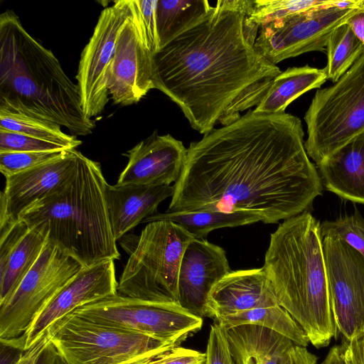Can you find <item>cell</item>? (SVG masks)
Listing matches in <instances>:
<instances>
[{"mask_svg": "<svg viewBox=\"0 0 364 364\" xmlns=\"http://www.w3.org/2000/svg\"><path fill=\"white\" fill-rule=\"evenodd\" d=\"M301 119L249 110L190 144L166 213L248 211L265 224L307 211L322 181Z\"/></svg>", "mask_w": 364, "mask_h": 364, "instance_id": "obj_1", "label": "cell"}, {"mask_svg": "<svg viewBox=\"0 0 364 364\" xmlns=\"http://www.w3.org/2000/svg\"><path fill=\"white\" fill-rule=\"evenodd\" d=\"M253 1L219 0L210 12L151 55L152 81L200 134L229 125L257 106L280 68L255 48L245 19Z\"/></svg>", "mask_w": 364, "mask_h": 364, "instance_id": "obj_2", "label": "cell"}, {"mask_svg": "<svg viewBox=\"0 0 364 364\" xmlns=\"http://www.w3.org/2000/svg\"><path fill=\"white\" fill-rule=\"evenodd\" d=\"M0 109L58 123L73 136L88 135L95 127L77 85L11 11L0 15Z\"/></svg>", "mask_w": 364, "mask_h": 364, "instance_id": "obj_3", "label": "cell"}, {"mask_svg": "<svg viewBox=\"0 0 364 364\" xmlns=\"http://www.w3.org/2000/svg\"><path fill=\"white\" fill-rule=\"evenodd\" d=\"M263 267L279 305L318 348L338 336L331 309L320 223L308 211L270 235Z\"/></svg>", "mask_w": 364, "mask_h": 364, "instance_id": "obj_4", "label": "cell"}, {"mask_svg": "<svg viewBox=\"0 0 364 364\" xmlns=\"http://www.w3.org/2000/svg\"><path fill=\"white\" fill-rule=\"evenodd\" d=\"M107 184L100 164L77 151L68 178L20 220L83 267L119 259L105 198Z\"/></svg>", "mask_w": 364, "mask_h": 364, "instance_id": "obj_5", "label": "cell"}, {"mask_svg": "<svg viewBox=\"0 0 364 364\" xmlns=\"http://www.w3.org/2000/svg\"><path fill=\"white\" fill-rule=\"evenodd\" d=\"M193 237L181 225L155 220L136 237L117 286V293L161 303H177L183 252Z\"/></svg>", "mask_w": 364, "mask_h": 364, "instance_id": "obj_6", "label": "cell"}, {"mask_svg": "<svg viewBox=\"0 0 364 364\" xmlns=\"http://www.w3.org/2000/svg\"><path fill=\"white\" fill-rule=\"evenodd\" d=\"M304 120L305 149L316 165L364 132V53L333 85L316 92Z\"/></svg>", "mask_w": 364, "mask_h": 364, "instance_id": "obj_7", "label": "cell"}, {"mask_svg": "<svg viewBox=\"0 0 364 364\" xmlns=\"http://www.w3.org/2000/svg\"><path fill=\"white\" fill-rule=\"evenodd\" d=\"M63 364H130L175 346L141 333L103 325L70 313L50 328Z\"/></svg>", "mask_w": 364, "mask_h": 364, "instance_id": "obj_8", "label": "cell"}, {"mask_svg": "<svg viewBox=\"0 0 364 364\" xmlns=\"http://www.w3.org/2000/svg\"><path fill=\"white\" fill-rule=\"evenodd\" d=\"M97 323L146 334L179 346L200 330L203 318L177 303H161L117 292L72 312Z\"/></svg>", "mask_w": 364, "mask_h": 364, "instance_id": "obj_9", "label": "cell"}, {"mask_svg": "<svg viewBox=\"0 0 364 364\" xmlns=\"http://www.w3.org/2000/svg\"><path fill=\"white\" fill-rule=\"evenodd\" d=\"M82 267L46 241L33 267L0 305V340L23 343L22 337L37 316Z\"/></svg>", "mask_w": 364, "mask_h": 364, "instance_id": "obj_10", "label": "cell"}, {"mask_svg": "<svg viewBox=\"0 0 364 364\" xmlns=\"http://www.w3.org/2000/svg\"><path fill=\"white\" fill-rule=\"evenodd\" d=\"M321 233L336 328L350 341L364 335V258L334 232Z\"/></svg>", "mask_w": 364, "mask_h": 364, "instance_id": "obj_11", "label": "cell"}, {"mask_svg": "<svg viewBox=\"0 0 364 364\" xmlns=\"http://www.w3.org/2000/svg\"><path fill=\"white\" fill-rule=\"evenodd\" d=\"M358 10L318 9L268 23L259 28L255 48L276 65L305 53L324 51L331 33Z\"/></svg>", "mask_w": 364, "mask_h": 364, "instance_id": "obj_12", "label": "cell"}, {"mask_svg": "<svg viewBox=\"0 0 364 364\" xmlns=\"http://www.w3.org/2000/svg\"><path fill=\"white\" fill-rule=\"evenodd\" d=\"M132 11L131 0L114 1L103 9L82 52L76 79L83 111L90 119L99 115L108 102L107 70L119 32Z\"/></svg>", "mask_w": 364, "mask_h": 364, "instance_id": "obj_13", "label": "cell"}, {"mask_svg": "<svg viewBox=\"0 0 364 364\" xmlns=\"http://www.w3.org/2000/svg\"><path fill=\"white\" fill-rule=\"evenodd\" d=\"M106 83L114 102L122 105L138 102L154 89L151 53L140 36L132 11L117 36Z\"/></svg>", "mask_w": 364, "mask_h": 364, "instance_id": "obj_14", "label": "cell"}, {"mask_svg": "<svg viewBox=\"0 0 364 364\" xmlns=\"http://www.w3.org/2000/svg\"><path fill=\"white\" fill-rule=\"evenodd\" d=\"M114 260L82 267L56 294L22 337L27 350L56 322L76 309L117 292Z\"/></svg>", "mask_w": 364, "mask_h": 364, "instance_id": "obj_15", "label": "cell"}, {"mask_svg": "<svg viewBox=\"0 0 364 364\" xmlns=\"http://www.w3.org/2000/svg\"><path fill=\"white\" fill-rule=\"evenodd\" d=\"M187 154L181 141L154 132L127 151L128 163L117 183L171 186L180 178Z\"/></svg>", "mask_w": 364, "mask_h": 364, "instance_id": "obj_16", "label": "cell"}, {"mask_svg": "<svg viewBox=\"0 0 364 364\" xmlns=\"http://www.w3.org/2000/svg\"><path fill=\"white\" fill-rule=\"evenodd\" d=\"M77 150L31 169L5 177L0 197V225L14 223L31 207L57 188L70 175L76 163Z\"/></svg>", "mask_w": 364, "mask_h": 364, "instance_id": "obj_17", "label": "cell"}, {"mask_svg": "<svg viewBox=\"0 0 364 364\" xmlns=\"http://www.w3.org/2000/svg\"><path fill=\"white\" fill-rule=\"evenodd\" d=\"M230 271L221 247L205 239L193 238L183 252L179 268L178 304L188 312L203 317L210 290Z\"/></svg>", "mask_w": 364, "mask_h": 364, "instance_id": "obj_18", "label": "cell"}, {"mask_svg": "<svg viewBox=\"0 0 364 364\" xmlns=\"http://www.w3.org/2000/svg\"><path fill=\"white\" fill-rule=\"evenodd\" d=\"M279 305L263 267L230 271L210 290L203 316L215 321L231 314Z\"/></svg>", "mask_w": 364, "mask_h": 364, "instance_id": "obj_19", "label": "cell"}, {"mask_svg": "<svg viewBox=\"0 0 364 364\" xmlns=\"http://www.w3.org/2000/svg\"><path fill=\"white\" fill-rule=\"evenodd\" d=\"M173 193V186L107 184L105 198L116 240L146 218L157 213L159 205Z\"/></svg>", "mask_w": 364, "mask_h": 364, "instance_id": "obj_20", "label": "cell"}, {"mask_svg": "<svg viewBox=\"0 0 364 364\" xmlns=\"http://www.w3.org/2000/svg\"><path fill=\"white\" fill-rule=\"evenodd\" d=\"M316 166L328 191L364 204V132Z\"/></svg>", "mask_w": 364, "mask_h": 364, "instance_id": "obj_21", "label": "cell"}, {"mask_svg": "<svg viewBox=\"0 0 364 364\" xmlns=\"http://www.w3.org/2000/svg\"><path fill=\"white\" fill-rule=\"evenodd\" d=\"M236 364H282L296 344L265 327L242 325L226 330Z\"/></svg>", "mask_w": 364, "mask_h": 364, "instance_id": "obj_22", "label": "cell"}, {"mask_svg": "<svg viewBox=\"0 0 364 364\" xmlns=\"http://www.w3.org/2000/svg\"><path fill=\"white\" fill-rule=\"evenodd\" d=\"M327 80L325 68L306 65L289 68L278 75L255 112H285L287 107L302 94L320 87Z\"/></svg>", "mask_w": 364, "mask_h": 364, "instance_id": "obj_23", "label": "cell"}, {"mask_svg": "<svg viewBox=\"0 0 364 364\" xmlns=\"http://www.w3.org/2000/svg\"><path fill=\"white\" fill-rule=\"evenodd\" d=\"M171 220L184 228L193 238L205 239L211 231L228 227H237L262 222V218L248 211L225 213L220 211H193L179 213H156L143 223L155 220Z\"/></svg>", "mask_w": 364, "mask_h": 364, "instance_id": "obj_24", "label": "cell"}, {"mask_svg": "<svg viewBox=\"0 0 364 364\" xmlns=\"http://www.w3.org/2000/svg\"><path fill=\"white\" fill-rule=\"evenodd\" d=\"M46 237L35 228H28L0 266V305L14 294L23 279L38 259Z\"/></svg>", "mask_w": 364, "mask_h": 364, "instance_id": "obj_25", "label": "cell"}, {"mask_svg": "<svg viewBox=\"0 0 364 364\" xmlns=\"http://www.w3.org/2000/svg\"><path fill=\"white\" fill-rule=\"evenodd\" d=\"M212 8L206 0H158L156 28L160 48L198 22Z\"/></svg>", "mask_w": 364, "mask_h": 364, "instance_id": "obj_26", "label": "cell"}, {"mask_svg": "<svg viewBox=\"0 0 364 364\" xmlns=\"http://www.w3.org/2000/svg\"><path fill=\"white\" fill-rule=\"evenodd\" d=\"M214 322L225 330L242 325L259 326L287 337L297 346L306 347L309 343L303 329L280 305L231 314Z\"/></svg>", "mask_w": 364, "mask_h": 364, "instance_id": "obj_27", "label": "cell"}, {"mask_svg": "<svg viewBox=\"0 0 364 364\" xmlns=\"http://www.w3.org/2000/svg\"><path fill=\"white\" fill-rule=\"evenodd\" d=\"M338 7L353 9L355 0H255L246 16L247 26L259 29L268 23L314 9Z\"/></svg>", "mask_w": 364, "mask_h": 364, "instance_id": "obj_28", "label": "cell"}, {"mask_svg": "<svg viewBox=\"0 0 364 364\" xmlns=\"http://www.w3.org/2000/svg\"><path fill=\"white\" fill-rule=\"evenodd\" d=\"M0 129L56 143L68 149H75L82 144L75 136L65 133L58 123L4 109H0Z\"/></svg>", "mask_w": 364, "mask_h": 364, "instance_id": "obj_29", "label": "cell"}, {"mask_svg": "<svg viewBox=\"0 0 364 364\" xmlns=\"http://www.w3.org/2000/svg\"><path fill=\"white\" fill-rule=\"evenodd\" d=\"M327 80L336 82L364 53V46L344 23L330 36L326 45Z\"/></svg>", "mask_w": 364, "mask_h": 364, "instance_id": "obj_30", "label": "cell"}, {"mask_svg": "<svg viewBox=\"0 0 364 364\" xmlns=\"http://www.w3.org/2000/svg\"><path fill=\"white\" fill-rule=\"evenodd\" d=\"M157 2L158 0H131L134 21L151 55L160 49L156 28Z\"/></svg>", "mask_w": 364, "mask_h": 364, "instance_id": "obj_31", "label": "cell"}, {"mask_svg": "<svg viewBox=\"0 0 364 364\" xmlns=\"http://www.w3.org/2000/svg\"><path fill=\"white\" fill-rule=\"evenodd\" d=\"M321 230L334 232L364 258V218L357 209L350 215L323 222Z\"/></svg>", "mask_w": 364, "mask_h": 364, "instance_id": "obj_32", "label": "cell"}, {"mask_svg": "<svg viewBox=\"0 0 364 364\" xmlns=\"http://www.w3.org/2000/svg\"><path fill=\"white\" fill-rule=\"evenodd\" d=\"M66 151L0 153V171L4 177L12 176L55 160Z\"/></svg>", "mask_w": 364, "mask_h": 364, "instance_id": "obj_33", "label": "cell"}, {"mask_svg": "<svg viewBox=\"0 0 364 364\" xmlns=\"http://www.w3.org/2000/svg\"><path fill=\"white\" fill-rule=\"evenodd\" d=\"M63 150L68 149L56 143L19 133L0 129V153L54 151Z\"/></svg>", "mask_w": 364, "mask_h": 364, "instance_id": "obj_34", "label": "cell"}, {"mask_svg": "<svg viewBox=\"0 0 364 364\" xmlns=\"http://www.w3.org/2000/svg\"><path fill=\"white\" fill-rule=\"evenodd\" d=\"M130 364H206V355L205 353L175 346Z\"/></svg>", "mask_w": 364, "mask_h": 364, "instance_id": "obj_35", "label": "cell"}, {"mask_svg": "<svg viewBox=\"0 0 364 364\" xmlns=\"http://www.w3.org/2000/svg\"><path fill=\"white\" fill-rule=\"evenodd\" d=\"M205 353L206 364H236L230 350L227 331L216 322L210 326Z\"/></svg>", "mask_w": 364, "mask_h": 364, "instance_id": "obj_36", "label": "cell"}, {"mask_svg": "<svg viewBox=\"0 0 364 364\" xmlns=\"http://www.w3.org/2000/svg\"><path fill=\"white\" fill-rule=\"evenodd\" d=\"M341 347L345 364H364V335L343 339Z\"/></svg>", "mask_w": 364, "mask_h": 364, "instance_id": "obj_37", "label": "cell"}, {"mask_svg": "<svg viewBox=\"0 0 364 364\" xmlns=\"http://www.w3.org/2000/svg\"><path fill=\"white\" fill-rule=\"evenodd\" d=\"M50 340L51 333L50 328H48L34 344L25 350L18 364H36L38 356L50 342Z\"/></svg>", "mask_w": 364, "mask_h": 364, "instance_id": "obj_38", "label": "cell"}, {"mask_svg": "<svg viewBox=\"0 0 364 364\" xmlns=\"http://www.w3.org/2000/svg\"><path fill=\"white\" fill-rule=\"evenodd\" d=\"M317 357L306 347L294 345L282 362V364H316Z\"/></svg>", "mask_w": 364, "mask_h": 364, "instance_id": "obj_39", "label": "cell"}, {"mask_svg": "<svg viewBox=\"0 0 364 364\" xmlns=\"http://www.w3.org/2000/svg\"><path fill=\"white\" fill-rule=\"evenodd\" d=\"M25 350L19 346L0 341V364H18Z\"/></svg>", "mask_w": 364, "mask_h": 364, "instance_id": "obj_40", "label": "cell"}, {"mask_svg": "<svg viewBox=\"0 0 364 364\" xmlns=\"http://www.w3.org/2000/svg\"><path fill=\"white\" fill-rule=\"evenodd\" d=\"M364 46V8L350 17L346 23Z\"/></svg>", "mask_w": 364, "mask_h": 364, "instance_id": "obj_41", "label": "cell"}, {"mask_svg": "<svg viewBox=\"0 0 364 364\" xmlns=\"http://www.w3.org/2000/svg\"><path fill=\"white\" fill-rule=\"evenodd\" d=\"M36 364H63L51 340L38 356Z\"/></svg>", "mask_w": 364, "mask_h": 364, "instance_id": "obj_42", "label": "cell"}, {"mask_svg": "<svg viewBox=\"0 0 364 364\" xmlns=\"http://www.w3.org/2000/svg\"><path fill=\"white\" fill-rule=\"evenodd\" d=\"M321 364H345L341 346L332 347Z\"/></svg>", "mask_w": 364, "mask_h": 364, "instance_id": "obj_43", "label": "cell"}, {"mask_svg": "<svg viewBox=\"0 0 364 364\" xmlns=\"http://www.w3.org/2000/svg\"><path fill=\"white\" fill-rule=\"evenodd\" d=\"M363 8H364V4H363Z\"/></svg>", "mask_w": 364, "mask_h": 364, "instance_id": "obj_44", "label": "cell"}]
</instances>
